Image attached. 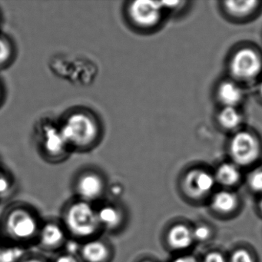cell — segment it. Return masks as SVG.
Masks as SVG:
<instances>
[{
	"label": "cell",
	"instance_id": "cell-28",
	"mask_svg": "<svg viewBox=\"0 0 262 262\" xmlns=\"http://www.w3.org/2000/svg\"><path fill=\"white\" fill-rule=\"evenodd\" d=\"M6 98V90L4 83L0 80V107L2 106Z\"/></svg>",
	"mask_w": 262,
	"mask_h": 262
},
{
	"label": "cell",
	"instance_id": "cell-18",
	"mask_svg": "<svg viewBox=\"0 0 262 262\" xmlns=\"http://www.w3.org/2000/svg\"><path fill=\"white\" fill-rule=\"evenodd\" d=\"M225 8L231 16L236 17H245L252 13L258 7L259 2L254 0H237V1H226Z\"/></svg>",
	"mask_w": 262,
	"mask_h": 262
},
{
	"label": "cell",
	"instance_id": "cell-6",
	"mask_svg": "<svg viewBox=\"0 0 262 262\" xmlns=\"http://www.w3.org/2000/svg\"><path fill=\"white\" fill-rule=\"evenodd\" d=\"M108 187L105 174L94 168L81 170L73 179L75 198L96 205L105 200Z\"/></svg>",
	"mask_w": 262,
	"mask_h": 262
},
{
	"label": "cell",
	"instance_id": "cell-17",
	"mask_svg": "<svg viewBox=\"0 0 262 262\" xmlns=\"http://www.w3.org/2000/svg\"><path fill=\"white\" fill-rule=\"evenodd\" d=\"M16 56V44L13 39L0 33V70L10 67Z\"/></svg>",
	"mask_w": 262,
	"mask_h": 262
},
{
	"label": "cell",
	"instance_id": "cell-31",
	"mask_svg": "<svg viewBox=\"0 0 262 262\" xmlns=\"http://www.w3.org/2000/svg\"><path fill=\"white\" fill-rule=\"evenodd\" d=\"M259 93H260V96L262 97V81L260 82V85H259Z\"/></svg>",
	"mask_w": 262,
	"mask_h": 262
},
{
	"label": "cell",
	"instance_id": "cell-1",
	"mask_svg": "<svg viewBox=\"0 0 262 262\" xmlns=\"http://www.w3.org/2000/svg\"><path fill=\"white\" fill-rule=\"evenodd\" d=\"M58 122L72 152L90 151L102 141L103 125L100 118L90 108L75 107Z\"/></svg>",
	"mask_w": 262,
	"mask_h": 262
},
{
	"label": "cell",
	"instance_id": "cell-14",
	"mask_svg": "<svg viewBox=\"0 0 262 262\" xmlns=\"http://www.w3.org/2000/svg\"><path fill=\"white\" fill-rule=\"evenodd\" d=\"M165 242L171 251L179 254L186 253L195 243L192 228L183 223L174 224L167 230Z\"/></svg>",
	"mask_w": 262,
	"mask_h": 262
},
{
	"label": "cell",
	"instance_id": "cell-27",
	"mask_svg": "<svg viewBox=\"0 0 262 262\" xmlns=\"http://www.w3.org/2000/svg\"><path fill=\"white\" fill-rule=\"evenodd\" d=\"M19 262H50V260L42 254H30L23 257Z\"/></svg>",
	"mask_w": 262,
	"mask_h": 262
},
{
	"label": "cell",
	"instance_id": "cell-4",
	"mask_svg": "<svg viewBox=\"0 0 262 262\" xmlns=\"http://www.w3.org/2000/svg\"><path fill=\"white\" fill-rule=\"evenodd\" d=\"M35 139L39 154L50 163L64 162L72 152L66 142L58 121L42 119L35 128Z\"/></svg>",
	"mask_w": 262,
	"mask_h": 262
},
{
	"label": "cell",
	"instance_id": "cell-23",
	"mask_svg": "<svg viewBox=\"0 0 262 262\" xmlns=\"http://www.w3.org/2000/svg\"><path fill=\"white\" fill-rule=\"evenodd\" d=\"M14 188L13 178L0 168V198L10 194Z\"/></svg>",
	"mask_w": 262,
	"mask_h": 262
},
{
	"label": "cell",
	"instance_id": "cell-21",
	"mask_svg": "<svg viewBox=\"0 0 262 262\" xmlns=\"http://www.w3.org/2000/svg\"><path fill=\"white\" fill-rule=\"evenodd\" d=\"M247 185L251 192L262 194V168H257L250 173L247 179Z\"/></svg>",
	"mask_w": 262,
	"mask_h": 262
},
{
	"label": "cell",
	"instance_id": "cell-8",
	"mask_svg": "<svg viewBox=\"0 0 262 262\" xmlns=\"http://www.w3.org/2000/svg\"><path fill=\"white\" fill-rule=\"evenodd\" d=\"M229 152L233 163L239 168L248 167L255 163L260 157V144L254 135L240 131L231 139Z\"/></svg>",
	"mask_w": 262,
	"mask_h": 262
},
{
	"label": "cell",
	"instance_id": "cell-22",
	"mask_svg": "<svg viewBox=\"0 0 262 262\" xmlns=\"http://www.w3.org/2000/svg\"><path fill=\"white\" fill-rule=\"evenodd\" d=\"M194 242H208L212 236V230L208 225L199 224L192 228Z\"/></svg>",
	"mask_w": 262,
	"mask_h": 262
},
{
	"label": "cell",
	"instance_id": "cell-13",
	"mask_svg": "<svg viewBox=\"0 0 262 262\" xmlns=\"http://www.w3.org/2000/svg\"><path fill=\"white\" fill-rule=\"evenodd\" d=\"M210 209L222 217H229L237 212L241 206V199L234 190L221 189L214 191L208 199Z\"/></svg>",
	"mask_w": 262,
	"mask_h": 262
},
{
	"label": "cell",
	"instance_id": "cell-3",
	"mask_svg": "<svg viewBox=\"0 0 262 262\" xmlns=\"http://www.w3.org/2000/svg\"><path fill=\"white\" fill-rule=\"evenodd\" d=\"M59 219L70 238L79 243L103 234L94 204L74 198L65 204Z\"/></svg>",
	"mask_w": 262,
	"mask_h": 262
},
{
	"label": "cell",
	"instance_id": "cell-25",
	"mask_svg": "<svg viewBox=\"0 0 262 262\" xmlns=\"http://www.w3.org/2000/svg\"><path fill=\"white\" fill-rule=\"evenodd\" d=\"M50 262H82L77 254L70 251H61L56 254Z\"/></svg>",
	"mask_w": 262,
	"mask_h": 262
},
{
	"label": "cell",
	"instance_id": "cell-19",
	"mask_svg": "<svg viewBox=\"0 0 262 262\" xmlns=\"http://www.w3.org/2000/svg\"><path fill=\"white\" fill-rule=\"evenodd\" d=\"M219 124L227 130L236 129L242 123V115L236 107H224L217 116Z\"/></svg>",
	"mask_w": 262,
	"mask_h": 262
},
{
	"label": "cell",
	"instance_id": "cell-9",
	"mask_svg": "<svg viewBox=\"0 0 262 262\" xmlns=\"http://www.w3.org/2000/svg\"><path fill=\"white\" fill-rule=\"evenodd\" d=\"M97 217L102 234H117L126 228V208L116 200H104L96 205Z\"/></svg>",
	"mask_w": 262,
	"mask_h": 262
},
{
	"label": "cell",
	"instance_id": "cell-29",
	"mask_svg": "<svg viewBox=\"0 0 262 262\" xmlns=\"http://www.w3.org/2000/svg\"><path fill=\"white\" fill-rule=\"evenodd\" d=\"M257 206L258 212L260 213V215L262 216V194H260V198L258 199Z\"/></svg>",
	"mask_w": 262,
	"mask_h": 262
},
{
	"label": "cell",
	"instance_id": "cell-12",
	"mask_svg": "<svg viewBox=\"0 0 262 262\" xmlns=\"http://www.w3.org/2000/svg\"><path fill=\"white\" fill-rule=\"evenodd\" d=\"M79 244L76 254L82 262H112L114 259V246L103 234Z\"/></svg>",
	"mask_w": 262,
	"mask_h": 262
},
{
	"label": "cell",
	"instance_id": "cell-10",
	"mask_svg": "<svg viewBox=\"0 0 262 262\" xmlns=\"http://www.w3.org/2000/svg\"><path fill=\"white\" fill-rule=\"evenodd\" d=\"M70 239L60 219H49L42 221L35 245L44 252L58 254L65 248Z\"/></svg>",
	"mask_w": 262,
	"mask_h": 262
},
{
	"label": "cell",
	"instance_id": "cell-5",
	"mask_svg": "<svg viewBox=\"0 0 262 262\" xmlns=\"http://www.w3.org/2000/svg\"><path fill=\"white\" fill-rule=\"evenodd\" d=\"M164 10L161 2L148 0L128 1L123 7L124 19L132 30L145 33L159 25Z\"/></svg>",
	"mask_w": 262,
	"mask_h": 262
},
{
	"label": "cell",
	"instance_id": "cell-24",
	"mask_svg": "<svg viewBox=\"0 0 262 262\" xmlns=\"http://www.w3.org/2000/svg\"><path fill=\"white\" fill-rule=\"evenodd\" d=\"M200 262H228V257H226L222 251L214 250L208 251L202 258H200Z\"/></svg>",
	"mask_w": 262,
	"mask_h": 262
},
{
	"label": "cell",
	"instance_id": "cell-16",
	"mask_svg": "<svg viewBox=\"0 0 262 262\" xmlns=\"http://www.w3.org/2000/svg\"><path fill=\"white\" fill-rule=\"evenodd\" d=\"M217 95L224 107H236L243 99L244 93L235 82L225 81L217 88Z\"/></svg>",
	"mask_w": 262,
	"mask_h": 262
},
{
	"label": "cell",
	"instance_id": "cell-20",
	"mask_svg": "<svg viewBox=\"0 0 262 262\" xmlns=\"http://www.w3.org/2000/svg\"><path fill=\"white\" fill-rule=\"evenodd\" d=\"M228 262H257L255 255L248 248L239 247L228 257Z\"/></svg>",
	"mask_w": 262,
	"mask_h": 262
},
{
	"label": "cell",
	"instance_id": "cell-11",
	"mask_svg": "<svg viewBox=\"0 0 262 262\" xmlns=\"http://www.w3.org/2000/svg\"><path fill=\"white\" fill-rule=\"evenodd\" d=\"M261 70V58L253 49H241L234 53L230 62L231 75L239 80H251L258 76Z\"/></svg>",
	"mask_w": 262,
	"mask_h": 262
},
{
	"label": "cell",
	"instance_id": "cell-26",
	"mask_svg": "<svg viewBox=\"0 0 262 262\" xmlns=\"http://www.w3.org/2000/svg\"><path fill=\"white\" fill-rule=\"evenodd\" d=\"M171 262H200V258H198L193 254L183 253L176 256L171 260Z\"/></svg>",
	"mask_w": 262,
	"mask_h": 262
},
{
	"label": "cell",
	"instance_id": "cell-32",
	"mask_svg": "<svg viewBox=\"0 0 262 262\" xmlns=\"http://www.w3.org/2000/svg\"><path fill=\"white\" fill-rule=\"evenodd\" d=\"M1 24H2V15L0 13V26H1Z\"/></svg>",
	"mask_w": 262,
	"mask_h": 262
},
{
	"label": "cell",
	"instance_id": "cell-15",
	"mask_svg": "<svg viewBox=\"0 0 262 262\" xmlns=\"http://www.w3.org/2000/svg\"><path fill=\"white\" fill-rule=\"evenodd\" d=\"M213 174L216 185L225 189L234 190V188L240 185L242 180L241 168L232 162L221 164Z\"/></svg>",
	"mask_w": 262,
	"mask_h": 262
},
{
	"label": "cell",
	"instance_id": "cell-2",
	"mask_svg": "<svg viewBox=\"0 0 262 262\" xmlns=\"http://www.w3.org/2000/svg\"><path fill=\"white\" fill-rule=\"evenodd\" d=\"M42 221L33 207L21 202L6 211L0 228L4 237L12 244L20 246L35 245Z\"/></svg>",
	"mask_w": 262,
	"mask_h": 262
},
{
	"label": "cell",
	"instance_id": "cell-30",
	"mask_svg": "<svg viewBox=\"0 0 262 262\" xmlns=\"http://www.w3.org/2000/svg\"><path fill=\"white\" fill-rule=\"evenodd\" d=\"M139 262H155L154 260H151V259H143V260H140Z\"/></svg>",
	"mask_w": 262,
	"mask_h": 262
},
{
	"label": "cell",
	"instance_id": "cell-7",
	"mask_svg": "<svg viewBox=\"0 0 262 262\" xmlns=\"http://www.w3.org/2000/svg\"><path fill=\"white\" fill-rule=\"evenodd\" d=\"M216 186L213 172L199 168L185 173L181 183L184 195L194 202L208 200L215 191Z\"/></svg>",
	"mask_w": 262,
	"mask_h": 262
}]
</instances>
